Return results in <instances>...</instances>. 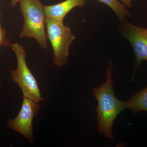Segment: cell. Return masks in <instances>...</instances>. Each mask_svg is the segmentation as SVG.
I'll list each match as a JSON object with an SVG mask.
<instances>
[{"instance_id": "1", "label": "cell", "mask_w": 147, "mask_h": 147, "mask_svg": "<svg viewBox=\"0 0 147 147\" xmlns=\"http://www.w3.org/2000/svg\"><path fill=\"white\" fill-rule=\"evenodd\" d=\"M113 71V62L109 58L105 82L92 90L93 96L97 101L96 112L98 132L112 140L115 139L113 132L114 122L119 114L126 110L124 101L120 100L114 92Z\"/></svg>"}, {"instance_id": "2", "label": "cell", "mask_w": 147, "mask_h": 147, "mask_svg": "<svg viewBox=\"0 0 147 147\" xmlns=\"http://www.w3.org/2000/svg\"><path fill=\"white\" fill-rule=\"evenodd\" d=\"M19 5L24 19L19 37L34 38L41 48L47 49V36L45 31L44 5L40 0H21Z\"/></svg>"}, {"instance_id": "3", "label": "cell", "mask_w": 147, "mask_h": 147, "mask_svg": "<svg viewBox=\"0 0 147 147\" xmlns=\"http://www.w3.org/2000/svg\"><path fill=\"white\" fill-rule=\"evenodd\" d=\"M45 25L47 38L53 47V63L58 67L65 66L68 63L69 47L76 36L63 22L46 17Z\"/></svg>"}, {"instance_id": "4", "label": "cell", "mask_w": 147, "mask_h": 147, "mask_svg": "<svg viewBox=\"0 0 147 147\" xmlns=\"http://www.w3.org/2000/svg\"><path fill=\"white\" fill-rule=\"evenodd\" d=\"M11 47L16 55L17 61V68L10 70L12 81L20 87L23 97L39 102L44 101L45 99L41 96L36 79L27 65L25 48L18 42L11 43Z\"/></svg>"}, {"instance_id": "5", "label": "cell", "mask_w": 147, "mask_h": 147, "mask_svg": "<svg viewBox=\"0 0 147 147\" xmlns=\"http://www.w3.org/2000/svg\"><path fill=\"white\" fill-rule=\"evenodd\" d=\"M121 22L118 28L119 32L129 42L134 51L135 61L133 75L130 80L132 82L142 62H147V28L133 25L127 20Z\"/></svg>"}, {"instance_id": "6", "label": "cell", "mask_w": 147, "mask_h": 147, "mask_svg": "<svg viewBox=\"0 0 147 147\" xmlns=\"http://www.w3.org/2000/svg\"><path fill=\"white\" fill-rule=\"evenodd\" d=\"M40 102L23 97L22 106L18 115L7 123L9 128L20 133L31 143L34 142L33 123L34 119L38 115L41 108Z\"/></svg>"}, {"instance_id": "7", "label": "cell", "mask_w": 147, "mask_h": 147, "mask_svg": "<svg viewBox=\"0 0 147 147\" xmlns=\"http://www.w3.org/2000/svg\"><path fill=\"white\" fill-rule=\"evenodd\" d=\"M87 0H65L62 2L52 5H44L47 18L63 22L66 16L73 9L77 7H84Z\"/></svg>"}, {"instance_id": "8", "label": "cell", "mask_w": 147, "mask_h": 147, "mask_svg": "<svg viewBox=\"0 0 147 147\" xmlns=\"http://www.w3.org/2000/svg\"><path fill=\"white\" fill-rule=\"evenodd\" d=\"M124 101L126 109L130 110L134 115L142 111L147 112V84L140 91L135 92Z\"/></svg>"}, {"instance_id": "9", "label": "cell", "mask_w": 147, "mask_h": 147, "mask_svg": "<svg viewBox=\"0 0 147 147\" xmlns=\"http://www.w3.org/2000/svg\"><path fill=\"white\" fill-rule=\"evenodd\" d=\"M99 2L102 3L110 7L115 13L121 22L126 20V16L129 18L132 17L130 13L125 5L120 2L119 0H96Z\"/></svg>"}, {"instance_id": "10", "label": "cell", "mask_w": 147, "mask_h": 147, "mask_svg": "<svg viewBox=\"0 0 147 147\" xmlns=\"http://www.w3.org/2000/svg\"><path fill=\"white\" fill-rule=\"evenodd\" d=\"M11 43L10 40L6 37V31L2 27V23L0 21V46L11 47Z\"/></svg>"}, {"instance_id": "11", "label": "cell", "mask_w": 147, "mask_h": 147, "mask_svg": "<svg viewBox=\"0 0 147 147\" xmlns=\"http://www.w3.org/2000/svg\"><path fill=\"white\" fill-rule=\"evenodd\" d=\"M122 3L125 5L127 7L131 8L132 7V2L133 0H119Z\"/></svg>"}, {"instance_id": "12", "label": "cell", "mask_w": 147, "mask_h": 147, "mask_svg": "<svg viewBox=\"0 0 147 147\" xmlns=\"http://www.w3.org/2000/svg\"><path fill=\"white\" fill-rule=\"evenodd\" d=\"M21 1V0H11L10 5L12 7H15L17 4Z\"/></svg>"}, {"instance_id": "13", "label": "cell", "mask_w": 147, "mask_h": 147, "mask_svg": "<svg viewBox=\"0 0 147 147\" xmlns=\"http://www.w3.org/2000/svg\"><path fill=\"white\" fill-rule=\"evenodd\" d=\"M2 17V13L1 12V9H0V21H1V18Z\"/></svg>"}, {"instance_id": "14", "label": "cell", "mask_w": 147, "mask_h": 147, "mask_svg": "<svg viewBox=\"0 0 147 147\" xmlns=\"http://www.w3.org/2000/svg\"><path fill=\"white\" fill-rule=\"evenodd\" d=\"M1 88V86H0V88Z\"/></svg>"}]
</instances>
